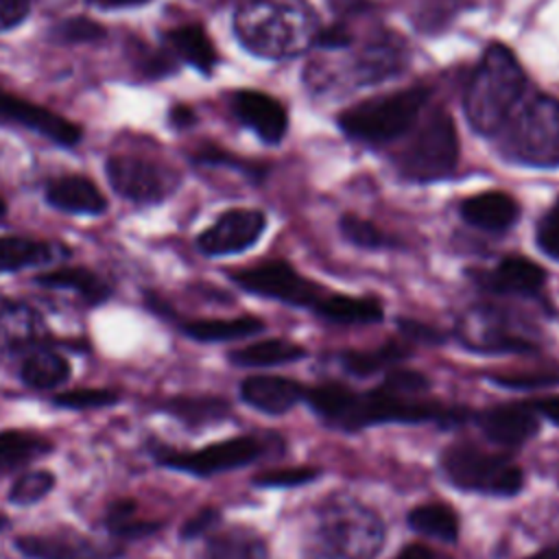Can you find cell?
Returning <instances> with one entry per match:
<instances>
[{
    "label": "cell",
    "mask_w": 559,
    "mask_h": 559,
    "mask_svg": "<svg viewBox=\"0 0 559 559\" xmlns=\"http://www.w3.org/2000/svg\"><path fill=\"white\" fill-rule=\"evenodd\" d=\"M430 391V378L421 371L393 367L384 380L367 391H356L345 382L325 380L306 389V404L312 415L330 430L360 432L384 424H435L456 428L472 419L465 406L424 397Z\"/></svg>",
    "instance_id": "obj_1"
},
{
    "label": "cell",
    "mask_w": 559,
    "mask_h": 559,
    "mask_svg": "<svg viewBox=\"0 0 559 559\" xmlns=\"http://www.w3.org/2000/svg\"><path fill=\"white\" fill-rule=\"evenodd\" d=\"M234 31L249 52L288 59L317 41L319 22L306 0H249L234 15Z\"/></svg>",
    "instance_id": "obj_2"
},
{
    "label": "cell",
    "mask_w": 559,
    "mask_h": 559,
    "mask_svg": "<svg viewBox=\"0 0 559 559\" xmlns=\"http://www.w3.org/2000/svg\"><path fill=\"white\" fill-rule=\"evenodd\" d=\"M386 542L378 511L354 498H332L317 511L308 559H376Z\"/></svg>",
    "instance_id": "obj_3"
},
{
    "label": "cell",
    "mask_w": 559,
    "mask_h": 559,
    "mask_svg": "<svg viewBox=\"0 0 559 559\" xmlns=\"http://www.w3.org/2000/svg\"><path fill=\"white\" fill-rule=\"evenodd\" d=\"M526 76L513 52L491 44L476 66L463 96V109L476 133L493 135L522 98Z\"/></svg>",
    "instance_id": "obj_4"
},
{
    "label": "cell",
    "mask_w": 559,
    "mask_h": 559,
    "mask_svg": "<svg viewBox=\"0 0 559 559\" xmlns=\"http://www.w3.org/2000/svg\"><path fill=\"white\" fill-rule=\"evenodd\" d=\"M500 153L522 166H559V100L535 94L509 114L498 129Z\"/></svg>",
    "instance_id": "obj_5"
},
{
    "label": "cell",
    "mask_w": 559,
    "mask_h": 559,
    "mask_svg": "<svg viewBox=\"0 0 559 559\" xmlns=\"http://www.w3.org/2000/svg\"><path fill=\"white\" fill-rule=\"evenodd\" d=\"M437 465L445 483L465 493L515 498L524 489V469L511 456L489 452L469 441H456L443 448Z\"/></svg>",
    "instance_id": "obj_6"
},
{
    "label": "cell",
    "mask_w": 559,
    "mask_h": 559,
    "mask_svg": "<svg viewBox=\"0 0 559 559\" xmlns=\"http://www.w3.org/2000/svg\"><path fill=\"white\" fill-rule=\"evenodd\" d=\"M146 452L159 467L194 478H212L262 459L269 452V439L258 435H236L212 441L199 450H177L170 443L151 437L146 439Z\"/></svg>",
    "instance_id": "obj_7"
},
{
    "label": "cell",
    "mask_w": 559,
    "mask_h": 559,
    "mask_svg": "<svg viewBox=\"0 0 559 559\" xmlns=\"http://www.w3.org/2000/svg\"><path fill=\"white\" fill-rule=\"evenodd\" d=\"M428 94L421 87L365 100L338 118V127L356 140L389 142L404 135L417 120Z\"/></svg>",
    "instance_id": "obj_8"
},
{
    "label": "cell",
    "mask_w": 559,
    "mask_h": 559,
    "mask_svg": "<svg viewBox=\"0 0 559 559\" xmlns=\"http://www.w3.org/2000/svg\"><path fill=\"white\" fill-rule=\"evenodd\" d=\"M227 277L242 293L310 312L328 290V286L304 277L288 260H264L247 269L229 271Z\"/></svg>",
    "instance_id": "obj_9"
},
{
    "label": "cell",
    "mask_w": 559,
    "mask_h": 559,
    "mask_svg": "<svg viewBox=\"0 0 559 559\" xmlns=\"http://www.w3.org/2000/svg\"><path fill=\"white\" fill-rule=\"evenodd\" d=\"M459 159L456 131L448 114H435L400 159V170L411 181L448 177Z\"/></svg>",
    "instance_id": "obj_10"
},
{
    "label": "cell",
    "mask_w": 559,
    "mask_h": 559,
    "mask_svg": "<svg viewBox=\"0 0 559 559\" xmlns=\"http://www.w3.org/2000/svg\"><path fill=\"white\" fill-rule=\"evenodd\" d=\"M105 173L114 192L138 205L162 203L179 186V175L175 170L144 157H109Z\"/></svg>",
    "instance_id": "obj_11"
},
{
    "label": "cell",
    "mask_w": 559,
    "mask_h": 559,
    "mask_svg": "<svg viewBox=\"0 0 559 559\" xmlns=\"http://www.w3.org/2000/svg\"><path fill=\"white\" fill-rule=\"evenodd\" d=\"M13 548L24 559H120L122 546L98 542L74 528L22 533Z\"/></svg>",
    "instance_id": "obj_12"
},
{
    "label": "cell",
    "mask_w": 559,
    "mask_h": 559,
    "mask_svg": "<svg viewBox=\"0 0 559 559\" xmlns=\"http://www.w3.org/2000/svg\"><path fill=\"white\" fill-rule=\"evenodd\" d=\"M266 229V214L253 207L223 212L207 229L197 236V249L207 258L236 255L251 249Z\"/></svg>",
    "instance_id": "obj_13"
},
{
    "label": "cell",
    "mask_w": 559,
    "mask_h": 559,
    "mask_svg": "<svg viewBox=\"0 0 559 559\" xmlns=\"http://www.w3.org/2000/svg\"><path fill=\"white\" fill-rule=\"evenodd\" d=\"M472 421L480 435L500 448L515 450L539 435L542 417L531 406V400L502 402L472 413Z\"/></svg>",
    "instance_id": "obj_14"
},
{
    "label": "cell",
    "mask_w": 559,
    "mask_h": 559,
    "mask_svg": "<svg viewBox=\"0 0 559 559\" xmlns=\"http://www.w3.org/2000/svg\"><path fill=\"white\" fill-rule=\"evenodd\" d=\"M472 282L493 295L537 299L544 293L548 273L542 264L526 255H504L493 269L469 271Z\"/></svg>",
    "instance_id": "obj_15"
},
{
    "label": "cell",
    "mask_w": 559,
    "mask_h": 559,
    "mask_svg": "<svg viewBox=\"0 0 559 559\" xmlns=\"http://www.w3.org/2000/svg\"><path fill=\"white\" fill-rule=\"evenodd\" d=\"M0 120L15 122L61 146H74L81 140V127H76L68 118L2 90H0Z\"/></svg>",
    "instance_id": "obj_16"
},
{
    "label": "cell",
    "mask_w": 559,
    "mask_h": 559,
    "mask_svg": "<svg viewBox=\"0 0 559 559\" xmlns=\"http://www.w3.org/2000/svg\"><path fill=\"white\" fill-rule=\"evenodd\" d=\"M306 384L286 378V376H273V373H258V376H247L238 384V397L245 406L280 417L290 413L297 404L306 400Z\"/></svg>",
    "instance_id": "obj_17"
},
{
    "label": "cell",
    "mask_w": 559,
    "mask_h": 559,
    "mask_svg": "<svg viewBox=\"0 0 559 559\" xmlns=\"http://www.w3.org/2000/svg\"><path fill=\"white\" fill-rule=\"evenodd\" d=\"M155 411L173 417L190 432H201L234 417L229 400L212 393H177L159 400Z\"/></svg>",
    "instance_id": "obj_18"
},
{
    "label": "cell",
    "mask_w": 559,
    "mask_h": 559,
    "mask_svg": "<svg viewBox=\"0 0 559 559\" xmlns=\"http://www.w3.org/2000/svg\"><path fill=\"white\" fill-rule=\"evenodd\" d=\"M46 338V321L33 306L0 297V349L28 352L48 343Z\"/></svg>",
    "instance_id": "obj_19"
},
{
    "label": "cell",
    "mask_w": 559,
    "mask_h": 559,
    "mask_svg": "<svg viewBox=\"0 0 559 559\" xmlns=\"http://www.w3.org/2000/svg\"><path fill=\"white\" fill-rule=\"evenodd\" d=\"M33 284L44 290L72 293L87 308H96L114 297V286L87 266H57L35 275Z\"/></svg>",
    "instance_id": "obj_20"
},
{
    "label": "cell",
    "mask_w": 559,
    "mask_h": 559,
    "mask_svg": "<svg viewBox=\"0 0 559 559\" xmlns=\"http://www.w3.org/2000/svg\"><path fill=\"white\" fill-rule=\"evenodd\" d=\"M44 199L50 207L79 214V216H100L107 212V199L98 186L83 175H63L50 179L44 188Z\"/></svg>",
    "instance_id": "obj_21"
},
{
    "label": "cell",
    "mask_w": 559,
    "mask_h": 559,
    "mask_svg": "<svg viewBox=\"0 0 559 559\" xmlns=\"http://www.w3.org/2000/svg\"><path fill=\"white\" fill-rule=\"evenodd\" d=\"M177 330L197 341V343H229L251 338L266 330L264 319L255 314H240V317H197V319H181L177 314L170 317Z\"/></svg>",
    "instance_id": "obj_22"
},
{
    "label": "cell",
    "mask_w": 559,
    "mask_h": 559,
    "mask_svg": "<svg viewBox=\"0 0 559 559\" xmlns=\"http://www.w3.org/2000/svg\"><path fill=\"white\" fill-rule=\"evenodd\" d=\"M68 255L70 249L55 240H41L17 234L0 236V275L55 264L66 260Z\"/></svg>",
    "instance_id": "obj_23"
},
{
    "label": "cell",
    "mask_w": 559,
    "mask_h": 559,
    "mask_svg": "<svg viewBox=\"0 0 559 559\" xmlns=\"http://www.w3.org/2000/svg\"><path fill=\"white\" fill-rule=\"evenodd\" d=\"M70 376H72L70 360L66 358V354L55 349L50 343L28 349L17 367L20 382L26 389L39 391V393L55 391V389L63 386L70 380Z\"/></svg>",
    "instance_id": "obj_24"
},
{
    "label": "cell",
    "mask_w": 559,
    "mask_h": 559,
    "mask_svg": "<svg viewBox=\"0 0 559 559\" xmlns=\"http://www.w3.org/2000/svg\"><path fill=\"white\" fill-rule=\"evenodd\" d=\"M312 314L332 325H373L384 319V306L373 295L325 290Z\"/></svg>",
    "instance_id": "obj_25"
},
{
    "label": "cell",
    "mask_w": 559,
    "mask_h": 559,
    "mask_svg": "<svg viewBox=\"0 0 559 559\" xmlns=\"http://www.w3.org/2000/svg\"><path fill=\"white\" fill-rule=\"evenodd\" d=\"M234 111L251 131L258 133L260 140L269 144H277L286 133L288 120L284 107L262 92H238L234 96Z\"/></svg>",
    "instance_id": "obj_26"
},
{
    "label": "cell",
    "mask_w": 559,
    "mask_h": 559,
    "mask_svg": "<svg viewBox=\"0 0 559 559\" xmlns=\"http://www.w3.org/2000/svg\"><path fill=\"white\" fill-rule=\"evenodd\" d=\"M461 218L483 231H507L520 218L518 201L500 190L467 197L459 207Z\"/></svg>",
    "instance_id": "obj_27"
},
{
    "label": "cell",
    "mask_w": 559,
    "mask_h": 559,
    "mask_svg": "<svg viewBox=\"0 0 559 559\" xmlns=\"http://www.w3.org/2000/svg\"><path fill=\"white\" fill-rule=\"evenodd\" d=\"M199 559H269V546L249 526H218L203 537Z\"/></svg>",
    "instance_id": "obj_28"
},
{
    "label": "cell",
    "mask_w": 559,
    "mask_h": 559,
    "mask_svg": "<svg viewBox=\"0 0 559 559\" xmlns=\"http://www.w3.org/2000/svg\"><path fill=\"white\" fill-rule=\"evenodd\" d=\"M308 356V349L295 341L271 336L262 341H253L249 345L236 347L227 352V360L240 369H262V367H280L299 362Z\"/></svg>",
    "instance_id": "obj_29"
},
{
    "label": "cell",
    "mask_w": 559,
    "mask_h": 559,
    "mask_svg": "<svg viewBox=\"0 0 559 559\" xmlns=\"http://www.w3.org/2000/svg\"><path fill=\"white\" fill-rule=\"evenodd\" d=\"M411 354V347L400 341H386L380 347L371 349H341L336 352V362L341 369L354 378H369L376 373H386L389 369L404 362Z\"/></svg>",
    "instance_id": "obj_30"
},
{
    "label": "cell",
    "mask_w": 559,
    "mask_h": 559,
    "mask_svg": "<svg viewBox=\"0 0 559 559\" xmlns=\"http://www.w3.org/2000/svg\"><path fill=\"white\" fill-rule=\"evenodd\" d=\"M55 450V443L44 435L26 428L0 430V474L28 465Z\"/></svg>",
    "instance_id": "obj_31"
},
{
    "label": "cell",
    "mask_w": 559,
    "mask_h": 559,
    "mask_svg": "<svg viewBox=\"0 0 559 559\" xmlns=\"http://www.w3.org/2000/svg\"><path fill=\"white\" fill-rule=\"evenodd\" d=\"M411 531L445 544H454L461 533L459 513L448 502H421L406 513Z\"/></svg>",
    "instance_id": "obj_32"
},
{
    "label": "cell",
    "mask_w": 559,
    "mask_h": 559,
    "mask_svg": "<svg viewBox=\"0 0 559 559\" xmlns=\"http://www.w3.org/2000/svg\"><path fill=\"white\" fill-rule=\"evenodd\" d=\"M487 325L476 332L467 334L461 332L459 341L465 349L476 354H531L537 352V343L524 334L509 332L504 325H498L496 319H487Z\"/></svg>",
    "instance_id": "obj_33"
},
{
    "label": "cell",
    "mask_w": 559,
    "mask_h": 559,
    "mask_svg": "<svg viewBox=\"0 0 559 559\" xmlns=\"http://www.w3.org/2000/svg\"><path fill=\"white\" fill-rule=\"evenodd\" d=\"M135 513H138V502L129 496H122V498H116L107 504L105 515H103V524H105L109 535L127 539V542L151 537V535H155L164 528V522L142 520Z\"/></svg>",
    "instance_id": "obj_34"
},
{
    "label": "cell",
    "mask_w": 559,
    "mask_h": 559,
    "mask_svg": "<svg viewBox=\"0 0 559 559\" xmlns=\"http://www.w3.org/2000/svg\"><path fill=\"white\" fill-rule=\"evenodd\" d=\"M170 50L199 72H212L216 66V50L207 33L199 24H186L166 33Z\"/></svg>",
    "instance_id": "obj_35"
},
{
    "label": "cell",
    "mask_w": 559,
    "mask_h": 559,
    "mask_svg": "<svg viewBox=\"0 0 559 559\" xmlns=\"http://www.w3.org/2000/svg\"><path fill=\"white\" fill-rule=\"evenodd\" d=\"M122 400V393L118 389L107 386H79V389H66L52 395V406L63 411H96V408H109L116 406Z\"/></svg>",
    "instance_id": "obj_36"
},
{
    "label": "cell",
    "mask_w": 559,
    "mask_h": 559,
    "mask_svg": "<svg viewBox=\"0 0 559 559\" xmlns=\"http://www.w3.org/2000/svg\"><path fill=\"white\" fill-rule=\"evenodd\" d=\"M338 229L347 242H352L358 249L367 251H382L393 249L397 242L386 231H382L376 223L360 218L356 214H343L338 221Z\"/></svg>",
    "instance_id": "obj_37"
},
{
    "label": "cell",
    "mask_w": 559,
    "mask_h": 559,
    "mask_svg": "<svg viewBox=\"0 0 559 559\" xmlns=\"http://www.w3.org/2000/svg\"><path fill=\"white\" fill-rule=\"evenodd\" d=\"M57 485V476L50 469H28L20 474L7 493V500L15 507H33L41 502Z\"/></svg>",
    "instance_id": "obj_38"
},
{
    "label": "cell",
    "mask_w": 559,
    "mask_h": 559,
    "mask_svg": "<svg viewBox=\"0 0 559 559\" xmlns=\"http://www.w3.org/2000/svg\"><path fill=\"white\" fill-rule=\"evenodd\" d=\"M485 380L493 386L507 389V391H544L559 386V369H533V371H513V373H489Z\"/></svg>",
    "instance_id": "obj_39"
},
{
    "label": "cell",
    "mask_w": 559,
    "mask_h": 559,
    "mask_svg": "<svg viewBox=\"0 0 559 559\" xmlns=\"http://www.w3.org/2000/svg\"><path fill=\"white\" fill-rule=\"evenodd\" d=\"M321 476V467L314 465H293L260 472L251 478V485L258 489H293L301 485H310Z\"/></svg>",
    "instance_id": "obj_40"
},
{
    "label": "cell",
    "mask_w": 559,
    "mask_h": 559,
    "mask_svg": "<svg viewBox=\"0 0 559 559\" xmlns=\"http://www.w3.org/2000/svg\"><path fill=\"white\" fill-rule=\"evenodd\" d=\"M52 37L63 44H85V41H98L105 37V28L83 15L66 17L52 28Z\"/></svg>",
    "instance_id": "obj_41"
},
{
    "label": "cell",
    "mask_w": 559,
    "mask_h": 559,
    "mask_svg": "<svg viewBox=\"0 0 559 559\" xmlns=\"http://www.w3.org/2000/svg\"><path fill=\"white\" fill-rule=\"evenodd\" d=\"M223 522V513L216 507H203L197 513H192L179 528V539L181 542H192V539H203L212 531H216Z\"/></svg>",
    "instance_id": "obj_42"
},
{
    "label": "cell",
    "mask_w": 559,
    "mask_h": 559,
    "mask_svg": "<svg viewBox=\"0 0 559 559\" xmlns=\"http://www.w3.org/2000/svg\"><path fill=\"white\" fill-rule=\"evenodd\" d=\"M535 242L537 247L552 258L555 262H559V199L557 203L544 212V216L537 221L535 227Z\"/></svg>",
    "instance_id": "obj_43"
},
{
    "label": "cell",
    "mask_w": 559,
    "mask_h": 559,
    "mask_svg": "<svg viewBox=\"0 0 559 559\" xmlns=\"http://www.w3.org/2000/svg\"><path fill=\"white\" fill-rule=\"evenodd\" d=\"M397 330L400 334L408 341V343H426V345H441L445 343L448 334L441 332L435 325H428L424 321L417 319H408V317H397Z\"/></svg>",
    "instance_id": "obj_44"
},
{
    "label": "cell",
    "mask_w": 559,
    "mask_h": 559,
    "mask_svg": "<svg viewBox=\"0 0 559 559\" xmlns=\"http://www.w3.org/2000/svg\"><path fill=\"white\" fill-rule=\"evenodd\" d=\"M31 11V0H0V33L24 22Z\"/></svg>",
    "instance_id": "obj_45"
},
{
    "label": "cell",
    "mask_w": 559,
    "mask_h": 559,
    "mask_svg": "<svg viewBox=\"0 0 559 559\" xmlns=\"http://www.w3.org/2000/svg\"><path fill=\"white\" fill-rule=\"evenodd\" d=\"M531 406L535 408V413H537L542 419H546V421H550L552 426L559 428V393L531 400Z\"/></svg>",
    "instance_id": "obj_46"
},
{
    "label": "cell",
    "mask_w": 559,
    "mask_h": 559,
    "mask_svg": "<svg viewBox=\"0 0 559 559\" xmlns=\"http://www.w3.org/2000/svg\"><path fill=\"white\" fill-rule=\"evenodd\" d=\"M393 559H437V552L424 544H404Z\"/></svg>",
    "instance_id": "obj_47"
},
{
    "label": "cell",
    "mask_w": 559,
    "mask_h": 559,
    "mask_svg": "<svg viewBox=\"0 0 559 559\" xmlns=\"http://www.w3.org/2000/svg\"><path fill=\"white\" fill-rule=\"evenodd\" d=\"M87 4L96 9H129V7H140L151 0H85Z\"/></svg>",
    "instance_id": "obj_48"
},
{
    "label": "cell",
    "mask_w": 559,
    "mask_h": 559,
    "mask_svg": "<svg viewBox=\"0 0 559 559\" xmlns=\"http://www.w3.org/2000/svg\"><path fill=\"white\" fill-rule=\"evenodd\" d=\"M522 559H559V542L548 544V546L539 548L537 552H531V555H526Z\"/></svg>",
    "instance_id": "obj_49"
},
{
    "label": "cell",
    "mask_w": 559,
    "mask_h": 559,
    "mask_svg": "<svg viewBox=\"0 0 559 559\" xmlns=\"http://www.w3.org/2000/svg\"><path fill=\"white\" fill-rule=\"evenodd\" d=\"M11 528V518L0 511V533H7Z\"/></svg>",
    "instance_id": "obj_50"
},
{
    "label": "cell",
    "mask_w": 559,
    "mask_h": 559,
    "mask_svg": "<svg viewBox=\"0 0 559 559\" xmlns=\"http://www.w3.org/2000/svg\"><path fill=\"white\" fill-rule=\"evenodd\" d=\"M7 214V203L0 199V218Z\"/></svg>",
    "instance_id": "obj_51"
}]
</instances>
